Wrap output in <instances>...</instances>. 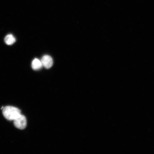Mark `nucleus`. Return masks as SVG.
Wrapping results in <instances>:
<instances>
[{"label": "nucleus", "instance_id": "nucleus-5", "mask_svg": "<svg viewBox=\"0 0 154 154\" xmlns=\"http://www.w3.org/2000/svg\"><path fill=\"white\" fill-rule=\"evenodd\" d=\"M16 41L15 38L12 35L9 34L6 36L5 38V42L7 45H12Z\"/></svg>", "mask_w": 154, "mask_h": 154}, {"label": "nucleus", "instance_id": "nucleus-1", "mask_svg": "<svg viewBox=\"0 0 154 154\" xmlns=\"http://www.w3.org/2000/svg\"><path fill=\"white\" fill-rule=\"evenodd\" d=\"M2 109L4 116L9 121L14 120L21 115L20 109L14 107L7 106Z\"/></svg>", "mask_w": 154, "mask_h": 154}, {"label": "nucleus", "instance_id": "nucleus-3", "mask_svg": "<svg viewBox=\"0 0 154 154\" xmlns=\"http://www.w3.org/2000/svg\"><path fill=\"white\" fill-rule=\"evenodd\" d=\"M41 62L43 65L46 69H49L53 66V61L52 57L48 55H45L42 57Z\"/></svg>", "mask_w": 154, "mask_h": 154}, {"label": "nucleus", "instance_id": "nucleus-2", "mask_svg": "<svg viewBox=\"0 0 154 154\" xmlns=\"http://www.w3.org/2000/svg\"><path fill=\"white\" fill-rule=\"evenodd\" d=\"M13 121L15 126L19 129H24L26 128L27 121L26 117L24 115H20Z\"/></svg>", "mask_w": 154, "mask_h": 154}, {"label": "nucleus", "instance_id": "nucleus-4", "mask_svg": "<svg viewBox=\"0 0 154 154\" xmlns=\"http://www.w3.org/2000/svg\"><path fill=\"white\" fill-rule=\"evenodd\" d=\"M32 68L34 70H38L41 69L43 65H42L41 61L38 59H35L32 61Z\"/></svg>", "mask_w": 154, "mask_h": 154}]
</instances>
